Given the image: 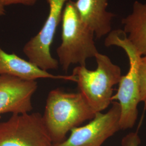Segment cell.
Listing matches in <instances>:
<instances>
[{
  "mask_svg": "<svg viewBox=\"0 0 146 146\" xmlns=\"http://www.w3.org/2000/svg\"><path fill=\"white\" fill-rule=\"evenodd\" d=\"M80 92L67 93L61 89L51 90L48 95L43 119L53 144L64 141L67 134L95 115Z\"/></svg>",
  "mask_w": 146,
  "mask_h": 146,
  "instance_id": "obj_1",
  "label": "cell"
},
{
  "mask_svg": "<svg viewBox=\"0 0 146 146\" xmlns=\"http://www.w3.org/2000/svg\"><path fill=\"white\" fill-rule=\"evenodd\" d=\"M62 42L56 49L58 62L67 73L72 64L86 66L88 58L99 52L94 41V31L81 20L74 2L68 0L62 16Z\"/></svg>",
  "mask_w": 146,
  "mask_h": 146,
  "instance_id": "obj_2",
  "label": "cell"
},
{
  "mask_svg": "<svg viewBox=\"0 0 146 146\" xmlns=\"http://www.w3.org/2000/svg\"><path fill=\"white\" fill-rule=\"evenodd\" d=\"M106 47L116 46L122 48L128 58L129 68L127 74L121 76L117 93L111 101L119 102L121 107V129L131 128L138 116L137 106L140 102L138 65L141 55L128 40L127 34L121 29L111 31L106 37Z\"/></svg>",
  "mask_w": 146,
  "mask_h": 146,
  "instance_id": "obj_3",
  "label": "cell"
},
{
  "mask_svg": "<svg viewBox=\"0 0 146 146\" xmlns=\"http://www.w3.org/2000/svg\"><path fill=\"white\" fill-rule=\"evenodd\" d=\"M95 59L97 67L89 70L78 66L73 69L79 92L83 95L95 113L107 108L112 101L114 86L119 84L122 76L119 66L112 62L107 55L98 52Z\"/></svg>",
  "mask_w": 146,
  "mask_h": 146,
  "instance_id": "obj_4",
  "label": "cell"
},
{
  "mask_svg": "<svg viewBox=\"0 0 146 146\" xmlns=\"http://www.w3.org/2000/svg\"><path fill=\"white\" fill-rule=\"evenodd\" d=\"M39 113L14 114L0 122V146H52Z\"/></svg>",
  "mask_w": 146,
  "mask_h": 146,
  "instance_id": "obj_5",
  "label": "cell"
},
{
  "mask_svg": "<svg viewBox=\"0 0 146 146\" xmlns=\"http://www.w3.org/2000/svg\"><path fill=\"white\" fill-rule=\"evenodd\" d=\"M46 1L49 7L47 19L40 31L25 45L23 52L31 62L48 72L58 67V61L52 58L50 48L57 28L62 21L63 9L68 0Z\"/></svg>",
  "mask_w": 146,
  "mask_h": 146,
  "instance_id": "obj_6",
  "label": "cell"
},
{
  "mask_svg": "<svg viewBox=\"0 0 146 146\" xmlns=\"http://www.w3.org/2000/svg\"><path fill=\"white\" fill-rule=\"evenodd\" d=\"M106 113L97 112L88 124L71 130L68 138L52 146H101L104 141L121 130V107L113 101Z\"/></svg>",
  "mask_w": 146,
  "mask_h": 146,
  "instance_id": "obj_7",
  "label": "cell"
},
{
  "mask_svg": "<svg viewBox=\"0 0 146 146\" xmlns=\"http://www.w3.org/2000/svg\"><path fill=\"white\" fill-rule=\"evenodd\" d=\"M37 89L36 81L0 75V114L30 113L33 110L31 99Z\"/></svg>",
  "mask_w": 146,
  "mask_h": 146,
  "instance_id": "obj_8",
  "label": "cell"
},
{
  "mask_svg": "<svg viewBox=\"0 0 146 146\" xmlns=\"http://www.w3.org/2000/svg\"><path fill=\"white\" fill-rule=\"evenodd\" d=\"M5 75L26 81H36L39 78L61 79L76 82L73 74L71 75H54L44 71L36 66L17 56L15 53L9 54L0 47V75Z\"/></svg>",
  "mask_w": 146,
  "mask_h": 146,
  "instance_id": "obj_9",
  "label": "cell"
},
{
  "mask_svg": "<svg viewBox=\"0 0 146 146\" xmlns=\"http://www.w3.org/2000/svg\"><path fill=\"white\" fill-rule=\"evenodd\" d=\"M74 5L81 20L94 31L96 38L111 31V21L115 15L107 11L108 0H77Z\"/></svg>",
  "mask_w": 146,
  "mask_h": 146,
  "instance_id": "obj_10",
  "label": "cell"
},
{
  "mask_svg": "<svg viewBox=\"0 0 146 146\" xmlns=\"http://www.w3.org/2000/svg\"><path fill=\"white\" fill-rule=\"evenodd\" d=\"M123 31L141 56L146 54V2L136 1L132 11L122 20Z\"/></svg>",
  "mask_w": 146,
  "mask_h": 146,
  "instance_id": "obj_11",
  "label": "cell"
},
{
  "mask_svg": "<svg viewBox=\"0 0 146 146\" xmlns=\"http://www.w3.org/2000/svg\"><path fill=\"white\" fill-rule=\"evenodd\" d=\"M140 101L146 105V54L141 56L138 65Z\"/></svg>",
  "mask_w": 146,
  "mask_h": 146,
  "instance_id": "obj_12",
  "label": "cell"
},
{
  "mask_svg": "<svg viewBox=\"0 0 146 146\" xmlns=\"http://www.w3.org/2000/svg\"><path fill=\"white\" fill-rule=\"evenodd\" d=\"M141 140L136 132H131L125 135L122 140V146H140Z\"/></svg>",
  "mask_w": 146,
  "mask_h": 146,
  "instance_id": "obj_13",
  "label": "cell"
},
{
  "mask_svg": "<svg viewBox=\"0 0 146 146\" xmlns=\"http://www.w3.org/2000/svg\"><path fill=\"white\" fill-rule=\"evenodd\" d=\"M3 5H23L31 6L34 5L37 0H1Z\"/></svg>",
  "mask_w": 146,
  "mask_h": 146,
  "instance_id": "obj_14",
  "label": "cell"
},
{
  "mask_svg": "<svg viewBox=\"0 0 146 146\" xmlns=\"http://www.w3.org/2000/svg\"><path fill=\"white\" fill-rule=\"evenodd\" d=\"M5 14V5L2 3V1L0 0V16L4 15Z\"/></svg>",
  "mask_w": 146,
  "mask_h": 146,
  "instance_id": "obj_15",
  "label": "cell"
}]
</instances>
